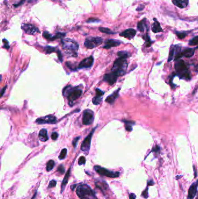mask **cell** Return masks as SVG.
Returning a JSON list of instances; mask_svg holds the SVG:
<instances>
[{
	"instance_id": "4",
	"label": "cell",
	"mask_w": 198,
	"mask_h": 199,
	"mask_svg": "<svg viewBox=\"0 0 198 199\" xmlns=\"http://www.w3.org/2000/svg\"><path fill=\"white\" fill-rule=\"evenodd\" d=\"M65 92V94H63L64 95H66V96L68 100H69V105L72 106V104L73 102L77 100L79 97H80L82 94V90L77 87L72 88L70 86H67L64 89L63 93Z\"/></svg>"
},
{
	"instance_id": "39",
	"label": "cell",
	"mask_w": 198,
	"mask_h": 199,
	"mask_svg": "<svg viewBox=\"0 0 198 199\" xmlns=\"http://www.w3.org/2000/svg\"><path fill=\"white\" fill-rule=\"evenodd\" d=\"M58 171L59 172V173H61V174H63L64 173V167L63 165H61L58 167Z\"/></svg>"
},
{
	"instance_id": "50",
	"label": "cell",
	"mask_w": 198,
	"mask_h": 199,
	"mask_svg": "<svg viewBox=\"0 0 198 199\" xmlns=\"http://www.w3.org/2000/svg\"><path fill=\"white\" fill-rule=\"evenodd\" d=\"M195 71L196 72H198V65H196L195 67Z\"/></svg>"
},
{
	"instance_id": "35",
	"label": "cell",
	"mask_w": 198,
	"mask_h": 199,
	"mask_svg": "<svg viewBox=\"0 0 198 199\" xmlns=\"http://www.w3.org/2000/svg\"><path fill=\"white\" fill-rule=\"evenodd\" d=\"M99 31L102 32V33H107V34H113L114 33H113L112 31H111L108 28H99Z\"/></svg>"
},
{
	"instance_id": "41",
	"label": "cell",
	"mask_w": 198,
	"mask_h": 199,
	"mask_svg": "<svg viewBox=\"0 0 198 199\" xmlns=\"http://www.w3.org/2000/svg\"><path fill=\"white\" fill-rule=\"evenodd\" d=\"M100 22V20L95 18H90L87 21V23H94V22Z\"/></svg>"
},
{
	"instance_id": "29",
	"label": "cell",
	"mask_w": 198,
	"mask_h": 199,
	"mask_svg": "<svg viewBox=\"0 0 198 199\" xmlns=\"http://www.w3.org/2000/svg\"><path fill=\"white\" fill-rule=\"evenodd\" d=\"M174 54H175V47L174 46L173 48H171V49L170 51L169 56H168V62H170L171 60L173 59Z\"/></svg>"
},
{
	"instance_id": "2",
	"label": "cell",
	"mask_w": 198,
	"mask_h": 199,
	"mask_svg": "<svg viewBox=\"0 0 198 199\" xmlns=\"http://www.w3.org/2000/svg\"><path fill=\"white\" fill-rule=\"evenodd\" d=\"M128 63L126 58L119 57L114 62L111 72L116 75L118 77L125 74Z\"/></svg>"
},
{
	"instance_id": "44",
	"label": "cell",
	"mask_w": 198,
	"mask_h": 199,
	"mask_svg": "<svg viewBox=\"0 0 198 199\" xmlns=\"http://www.w3.org/2000/svg\"><path fill=\"white\" fill-rule=\"evenodd\" d=\"M57 54H58V58H59V60L62 62L63 61V58H62V55L61 54V52L59 51V50H58L57 51Z\"/></svg>"
},
{
	"instance_id": "32",
	"label": "cell",
	"mask_w": 198,
	"mask_h": 199,
	"mask_svg": "<svg viewBox=\"0 0 198 199\" xmlns=\"http://www.w3.org/2000/svg\"><path fill=\"white\" fill-rule=\"evenodd\" d=\"M67 149H63L62 150L59 156V158L60 160H63V159L65 158V157H66L67 155Z\"/></svg>"
},
{
	"instance_id": "37",
	"label": "cell",
	"mask_w": 198,
	"mask_h": 199,
	"mask_svg": "<svg viewBox=\"0 0 198 199\" xmlns=\"http://www.w3.org/2000/svg\"><path fill=\"white\" fill-rule=\"evenodd\" d=\"M57 185V181L55 180H51L48 185V188H54Z\"/></svg>"
},
{
	"instance_id": "6",
	"label": "cell",
	"mask_w": 198,
	"mask_h": 199,
	"mask_svg": "<svg viewBox=\"0 0 198 199\" xmlns=\"http://www.w3.org/2000/svg\"><path fill=\"white\" fill-rule=\"evenodd\" d=\"M103 39L99 37H89L86 39L84 46L88 49H92L101 45Z\"/></svg>"
},
{
	"instance_id": "33",
	"label": "cell",
	"mask_w": 198,
	"mask_h": 199,
	"mask_svg": "<svg viewBox=\"0 0 198 199\" xmlns=\"http://www.w3.org/2000/svg\"><path fill=\"white\" fill-rule=\"evenodd\" d=\"M176 34L177 36V37L180 38V39H182L186 37L187 35V32H176Z\"/></svg>"
},
{
	"instance_id": "12",
	"label": "cell",
	"mask_w": 198,
	"mask_h": 199,
	"mask_svg": "<svg viewBox=\"0 0 198 199\" xmlns=\"http://www.w3.org/2000/svg\"><path fill=\"white\" fill-rule=\"evenodd\" d=\"M22 29L28 34H34L37 32H39V30L36 26L31 24H23L22 26Z\"/></svg>"
},
{
	"instance_id": "36",
	"label": "cell",
	"mask_w": 198,
	"mask_h": 199,
	"mask_svg": "<svg viewBox=\"0 0 198 199\" xmlns=\"http://www.w3.org/2000/svg\"><path fill=\"white\" fill-rule=\"evenodd\" d=\"M86 158L84 156H82L80 157L78 160V164L80 165H82L83 164H84L86 163Z\"/></svg>"
},
{
	"instance_id": "10",
	"label": "cell",
	"mask_w": 198,
	"mask_h": 199,
	"mask_svg": "<svg viewBox=\"0 0 198 199\" xmlns=\"http://www.w3.org/2000/svg\"><path fill=\"white\" fill-rule=\"evenodd\" d=\"M94 112L90 110H86L83 112V124L85 125L91 124L94 121Z\"/></svg>"
},
{
	"instance_id": "43",
	"label": "cell",
	"mask_w": 198,
	"mask_h": 199,
	"mask_svg": "<svg viewBox=\"0 0 198 199\" xmlns=\"http://www.w3.org/2000/svg\"><path fill=\"white\" fill-rule=\"evenodd\" d=\"M142 196L145 198H147L148 197V188H147L145 190V191H143L142 192Z\"/></svg>"
},
{
	"instance_id": "28",
	"label": "cell",
	"mask_w": 198,
	"mask_h": 199,
	"mask_svg": "<svg viewBox=\"0 0 198 199\" xmlns=\"http://www.w3.org/2000/svg\"><path fill=\"white\" fill-rule=\"evenodd\" d=\"M143 39L145 40V42H146V46L147 47H150L152 44V41L149 37V36H148V34H145L143 37Z\"/></svg>"
},
{
	"instance_id": "3",
	"label": "cell",
	"mask_w": 198,
	"mask_h": 199,
	"mask_svg": "<svg viewBox=\"0 0 198 199\" xmlns=\"http://www.w3.org/2000/svg\"><path fill=\"white\" fill-rule=\"evenodd\" d=\"M76 193L81 199H97L94 192L87 184L78 186Z\"/></svg>"
},
{
	"instance_id": "40",
	"label": "cell",
	"mask_w": 198,
	"mask_h": 199,
	"mask_svg": "<svg viewBox=\"0 0 198 199\" xmlns=\"http://www.w3.org/2000/svg\"><path fill=\"white\" fill-rule=\"evenodd\" d=\"M80 139V136H77L76 138H75L74 139V140H73V146L74 147H76V145H77V141L78 140Z\"/></svg>"
},
{
	"instance_id": "47",
	"label": "cell",
	"mask_w": 198,
	"mask_h": 199,
	"mask_svg": "<svg viewBox=\"0 0 198 199\" xmlns=\"http://www.w3.org/2000/svg\"><path fill=\"white\" fill-rule=\"evenodd\" d=\"M6 89H7V86L4 87V88L2 89V90H1V97H3V96L4 93V92L5 91Z\"/></svg>"
},
{
	"instance_id": "22",
	"label": "cell",
	"mask_w": 198,
	"mask_h": 199,
	"mask_svg": "<svg viewBox=\"0 0 198 199\" xmlns=\"http://www.w3.org/2000/svg\"><path fill=\"white\" fill-rule=\"evenodd\" d=\"M38 138L39 140L45 142L47 140H48V135H47V130L45 129H43L41 130H40L38 134Z\"/></svg>"
},
{
	"instance_id": "17",
	"label": "cell",
	"mask_w": 198,
	"mask_h": 199,
	"mask_svg": "<svg viewBox=\"0 0 198 199\" xmlns=\"http://www.w3.org/2000/svg\"><path fill=\"white\" fill-rule=\"evenodd\" d=\"M105 44L103 46V48L106 49H109L112 47H117L118 46L120 45L121 42L118 40H116L110 39V40H107L105 42Z\"/></svg>"
},
{
	"instance_id": "30",
	"label": "cell",
	"mask_w": 198,
	"mask_h": 199,
	"mask_svg": "<svg viewBox=\"0 0 198 199\" xmlns=\"http://www.w3.org/2000/svg\"><path fill=\"white\" fill-rule=\"evenodd\" d=\"M44 50L45 51L47 54H50V53H52L53 52H55V51H58V50H57L56 48L55 47H52L51 46H47L44 48Z\"/></svg>"
},
{
	"instance_id": "9",
	"label": "cell",
	"mask_w": 198,
	"mask_h": 199,
	"mask_svg": "<svg viewBox=\"0 0 198 199\" xmlns=\"http://www.w3.org/2000/svg\"><path fill=\"white\" fill-rule=\"evenodd\" d=\"M38 124H54L57 122V118L52 115L38 118L36 120Z\"/></svg>"
},
{
	"instance_id": "24",
	"label": "cell",
	"mask_w": 198,
	"mask_h": 199,
	"mask_svg": "<svg viewBox=\"0 0 198 199\" xmlns=\"http://www.w3.org/2000/svg\"><path fill=\"white\" fill-rule=\"evenodd\" d=\"M70 168L68 169V172H67V173L66 174V175H65V177L64 178L63 180V182H62V189H61V193H62V192L64 190V189L66 186V184L68 183V179H69V178L70 177Z\"/></svg>"
},
{
	"instance_id": "19",
	"label": "cell",
	"mask_w": 198,
	"mask_h": 199,
	"mask_svg": "<svg viewBox=\"0 0 198 199\" xmlns=\"http://www.w3.org/2000/svg\"><path fill=\"white\" fill-rule=\"evenodd\" d=\"M172 3L180 8H185L188 6L189 0H172Z\"/></svg>"
},
{
	"instance_id": "20",
	"label": "cell",
	"mask_w": 198,
	"mask_h": 199,
	"mask_svg": "<svg viewBox=\"0 0 198 199\" xmlns=\"http://www.w3.org/2000/svg\"><path fill=\"white\" fill-rule=\"evenodd\" d=\"M154 20V23L152 24V30L153 33H157L159 32H162L163 29L161 27V26L160 24V23L157 21V20L155 18L153 19Z\"/></svg>"
},
{
	"instance_id": "13",
	"label": "cell",
	"mask_w": 198,
	"mask_h": 199,
	"mask_svg": "<svg viewBox=\"0 0 198 199\" xmlns=\"http://www.w3.org/2000/svg\"><path fill=\"white\" fill-rule=\"evenodd\" d=\"M118 76L112 72L107 73L104 75L103 80L107 82L109 85H113L117 81Z\"/></svg>"
},
{
	"instance_id": "16",
	"label": "cell",
	"mask_w": 198,
	"mask_h": 199,
	"mask_svg": "<svg viewBox=\"0 0 198 199\" xmlns=\"http://www.w3.org/2000/svg\"><path fill=\"white\" fill-rule=\"evenodd\" d=\"M136 34V30L134 29H128L120 34V36L129 40L133 38Z\"/></svg>"
},
{
	"instance_id": "48",
	"label": "cell",
	"mask_w": 198,
	"mask_h": 199,
	"mask_svg": "<svg viewBox=\"0 0 198 199\" xmlns=\"http://www.w3.org/2000/svg\"><path fill=\"white\" fill-rule=\"evenodd\" d=\"M143 8H144V6L142 7V5H139V7L137 8V11H141V10H142Z\"/></svg>"
},
{
	"instance_id": "18",
	"label": "cell",
	"mask_w": 198,
	"mask_h": 199,
	"mask_svg": "<svg viewBox=\"0 0 198 199\" xmlns=\"http://www.w3.org/2000/svg\"><path fill=\"white\" fill-rule=\"evenodd\" d=\"M195 49L193 48H186L184 51H181L180 52V57H185L186 58H191L192 57L195 53Z\"/></svg>"
},
{
	"instance_id": "7",
	"label": "cell",
	"mask_w": 198,
	"mask_h": 199,
	"mask_svg": "<svg viewBox=\"0 0 198 199\" xmlns=\"http://www.w3.org/2000/svg\"><path fill=\"white\" fill-rule=\"evenodd\" d=\"M95 170L100 175L108 177L109 178H117L120 175L119 172H113V171H109V170L105 169L104 168H102L99 166H95L94 167Z\"/></svg>"
},
{
	"instance_id": "51",
	"label": "cell",
	"mask_w": 198,
	"mask_h": 199,
	"mask_svg": "<svg viewBox=\"0 0 198 199\" xmlns=\"http://www.w3.org/2000/svg\"><path fill=\"white\" fill-rule=\"evenodd\" d=\"M196 199H198V192L197 193V197H196Z\"/></svg>"
},
{
	"instance_id": "26",
	"label": "cell",
	"mask_w": 198,
	"mask_h": 199,
	"mask_svg": "<svg viewBox=\"0 0 198 199\" xmlns=\"http://www.w3.org/2000/svg\"><path fill=\"white\" fill-rule=\"evenodd\" d=\"M55 165V162L54 160H49L47 164V167H46V169L48 172L51 171L52 169L54 168Z\"/></svg>"
},
{
	"instance_id": "1",
	"label": "cell",
	"mask_w": 198,
	"mask_h": 199,
	"mask_svg": "<svg viewBox=\"0 0 198 199\" xmlns=\"http://www.w3.org/2000/svg\"><path fill=\"white\" fill-rule=\"evenodd\" d=\"M62 44L63 49L67 54L73 56H77V51L79 46L77 42L70 38H64L62 40Z\"/></svg>"
},
{
	"instance_id": "27",
	"label": "cell",
	"mask_w": 198,
	"mask_h": 199,
	"mask_svg": "<svg viewBox=\"0 0 198 199\" xmlns=\"http://www.w3.org/2000/svg\"><path fill=\"white\" fill-rule=\"evenodd\" d=\"M117 56L119 57L126 58V59L130 56V55L129 54V53L128 52H127V51H119V52H117Z\"/></svg>"
},
{
	"instance_id": "21",
	"label": "cell",
	"mask_w": 198,
	"mask_h": 199,
	"mask_svg": "<svg viewBox=\"0 0 198 199\" xmlns=\"http://www.w3.org/2000/svg\"><path fill=\"white\" fill-rule=\"evenodd\" d=\"M119 91H120V89H118L117 90H116L115 91H114L112 95L109 96L106 99V100H105V101L111 104H112L114 102V101L117 99V97H118Z\"/></svg>"
},
{
	"instance_id": "15",
	"label": "cell",
	"mask_w": 198,
	"mask_h": 199,
	"mask_svg": "<svg viewBox=\"0 0 198 199\" xmlns=\"http://www.w3.org/2000/svg\"><path fill=\"white\" fill-rule=\"evenodd\" d=\"M104 92L99 89H96V96L92 100V102L95 105H99L102 101V97Z\"/></svg>"
},
{
	"instance_id": "42",
	"label": "cell",
	"mask_w": 198,
	"mask_h": 199,
	"mask_svg": "<svg viewBox=\"0 0 198 199\" xmlns=\"http://www.w3.org/2000/svg\"><path fill=\"white\" fill-rule=\"evenodd\" d=\"M3 43L4 44V47H5L6 49H8L9 47V43L8 42L7 40L6 39H3Z\"/></svg>"
},
{
	"instance_id": "31",
	"label": "cell",
	"mask_w": 198,
	"mask_h": 199,
	"mask_svg": "<svg viewBox=\"0 0 198 199\" xmlns=\"http://www.w3.org/2000/svg\"><path fill=\"white\" fill-rule=\"evenodd\" d=\"M189 44L190 46H196L198 44V36H195L192 38L189 42Z\"/></svg>"
},
{
	"instance_id": "45",
	"label": "cell",
	"mask_w": 198,
	"mask_h": 199,
	"mask_svg": "<svg viewBox=\"0 0 198 199\" xmlns=\"http://www.w3.org/2000/svg\"><path fill=\"white\" fill-rule=\"evenodd\" d=\"M25 1H26V0H21V1H20L19 3H18V4H14V5L15 7H17L20 6V5H21L22 4H23L24 3Z\"/></svg>"
},
{
	"instance_id": "8",
	"label": "cell",
	"mask_w": 198,
	"mask_h": 199,
	"mask_svg": "<svg viewBox=\"0 0 198 199\" xmlns=\"http://www.w3.org/2000/svg\"><path fill=\"white\" fill-rule=\"evenodd\" d=\"M95 127L94 129H92L91 132H90V134L84 139L83 140L82 145H81V150L86 153L89 152V149H90V145H91V139H92V136L94 134V132L95 130L96 129Z\"/></svg>"
},
{
	"instance_id": "34",
	"label": "cell",
	"mask_w": 198,
	"mask_h": 199,
	"mask_svg": "<svg viewBox=\"0 0 198 199\" xmlns=\"http://www.w3.org/2000/svg\"><path fill=\"white\" fill-rule=\"evenodd\" d=\"M43 37L46 38L47 40H51L53 41V37L51 34H50L48 32H44L43 33Z\"/></svg>"
},
{
	"instance_id": "5",
	"label": "cell",
	"mask_w": 198,
	"mask_h": 199,
	"mask_svg": "<svg viewBox=\"0 0 198 199\" xmlns=\"http://www.w3.org/2000/svg\"><path fill=\"white\" fill-rule=\"evenodd\" d=\"M175 69L177 74L183 79H190L191 74L185 62L182 60H178L175 63Z\"/></svg>"
},
{
	"instance_id": "38",
	"label": "cell",
	"mask_w": 198,
	"mask_h": 199,
	"mask_svg": "<svg viewBox=\"0 0 198 199\" xmlns=\"http://www.w3.org/2000/svg\"><path fill=\"white\" fill-rule=\"evenodd\" d=\"M58 134L57 132H54L52 133V135H51V139L52 140H57L58 139Z\"/></svg>"
},
{
	"instance_id": "49",
	"label": "cell",
	"mask_w": 198,
	"mask_h": 199,
	"mask_svg": "<svg viewBox=\"0 0 198 199\" xmlns=\"http://www.w3.org/2000/svg\"><path fill=\"white\" fill-rule=\"evenodd\" d=\"M154 184V182H153V180H151V181H149V182H148V184L149 185H152V184Z\"/></svg>"
},
{
	"instance_id": "14",
	"label": "cell",
	"mask_w": 198,
	"mask_h": 199,
	"mask_svg": "<svg viewBox=\"0 0 198 199\" xmlns=\"http://www.w3.org/2000/svg\"><path fill=\"white\" fill-rule=\"evenodd\" d=\"M198 186V180L193 183L188 190V199H193L197 194V189Z\"/></svg>"
},
{
	"instance_id": "23",
	"label": "cell",
	"mask_w": 198,
	"mask_h": 199,
	"mask_svg": "<svg viewBox=\"0 0 198 199\" xmlns=\"http://www.w3.org/2000/svg\"><path fill=\"white\" fill-rule=\"evenodd\" d=\"M147 28V24L146 22V18L143 19L142 20L139 22L137 24V28L141 32H143L145 30V29Z\"/></svg>"
},
{
	"instance_id": "46",
	"label": "cell",
	"mask_w": 198,
	"mask_h": 199,
	"mask_svg": "<svg viewBox=\"0 0 198 199\" xmlns=\"http://www.w3.org/2000/svg\"><path fill=\"white\" fill-rule=\"evenodd\" d=\"M136 196L134 193H131L130 194V199H136Z\"/></svg>"
},
{
	"instance_id": "25",
	"label": "cell",
	"mask_w": 198,
	"mask_h": 199,
	"mask_svg": "<svg viewBox=\"0 0 198 199\" xmlns=\"http://www.w3.org/2000/svg\"><path fill=\"white\" fill-rule=\"evenodd\" d=\"M125 123V127H126V129L128 131V132H131L132 130H133V128H132V125L134 124V122L132 121H123Z\"/></svg>"
},
{
	"instance_id": "11",
	"label": "cell",
	"mask_w": 198,
	"mask_h": 199,
	"mask_svg": "<svg viewBox=\"0 0 198 199\" xmlns=\"http://www.w3.org/2000/svg\"><path fill=\"white\" fill-rule=\"evenodd\" d=\"M94 63V58L92 56H90L89 57L86 58L82 60L80 63H79L78 66V68L82 69V68H90L93 65Z\"/></svg>"
}]
</instances>
